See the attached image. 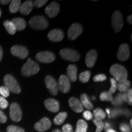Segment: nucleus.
Masks as SVG:
<instances>
[{
    "mask_svg": "<svg viewBox=\"0 0 132 132\" xmlns=\"http://www.w3.org/2000/svg\"><path fill=\"white\" fill-rule=\"evenodd\" d=\"M110 72L114 77V79L119 83L127 80V70L123 66L120 64H116L112 65L110 69Z\"/></svg>",
    "mask_w": 132,
    "mask_h": 132,
    "instance_id": "1",
    "label": "nucleus"
},
{
    "mask_svg": "<svg viewBox=\"0 0 132 132\" xmlns=\"http://www.w3.org/2000/svg\"><path fill=\"white\" fill-rule=\"evenodd\" d=\"M40 70L39 64L35 61L28 58V61L23 65L21 68V73L24 77H30L37 73Z\"/></svg>",
    "mask_w": 132,
    "mask_h": 132,
    "instance_id": "2",
    "label": "nucleus"
},
{
    "mask_svg": "<svg viewBox=\"0 0 132 132\" xmlns=\"http://www.w3.org/2000/svg\"><path fill=\"white\" fill-rule=\"evenodd\" d=\"M29 24L33 29L43 30L48 27V23L44 16L38 15L31 18L29 21Z\"/></svg>",
    "mask_w": 132,
    "mask_h": 132,
    "instance_id": "3",
    "label": "nucleus"
},
{
    "mask_svg": "<svg viewBox=\"0 0 132 132\" xmlns=\"http://www.w3.org/2000/svg\"><path fill=\"white\" fill-rule=\"evenodd\" d=\"M4 83L10 91L15 94H19L21 92V87L17 81L12 75L7 74L4 77Z\"/></svg>",
    "mask_w": 132,
    "mask_h": 132,
    "instance_id": "4",
    "label": "nucleus"
},
{
    "mask_svg": "<svg viewBox=\"0 0 132 132\" xmlns=\"http://www.w3.org/2000/svg\"><path fill=\"white\" fill-rule=\"evenodd\" d=\"M112 26H113L114 31L116 32H120L123 27V21L122 15L119 11H115L113 12L111 18Z\"/></svg>",
    "mask_w": 132,
    "mask_h": 132,
    "instance_id": "5",
    "label": "nucleus"
},
{
    "mask_svg": "<svg viewBox=\"0 0 132 132\" xmlns=\"http://www.w3.org/2000/svg\"><path fill=\"white\" fill-rule=\"evenodd\" d=\"M59 53L62 58L72 62L78 61L80 57V54L78 52L73 50L69 48L62 49L60 51Z\"/></svg>",
    "mask_w": 132,
    "mask_h": 132,
    "instance_id": "6",
    "label": "nucleus"
},
{
    "mask_svg": "<svg viewBox=\"0 0 132 132\" xmlns=\"http://www.w3.org/2000/svg\"><path fill=\"white\" fill-rule=\"evenodd\" d=\"M10 117L13 121H20L22 118V112L19 104L16 103H12L10 106Z\"/></svg>",
    "mask_w": 132,
    "mask_h": 132,
    "instance_id": "7",
    "label": "nucleus"
},
{
    "mask_svg": "<svg viewBox=\"0 0 132 132\" xmlns=\"http://www.w3.org/2000/svg\"><path fill=\"white\" fill-rule=\"evenodd\" d=\"M45 82L46 87L52 95H56L57 94L59 91L58 85L53 77L50 75L47 76L45 78Z\"/></svg>",
    "mask_w": 132,
    "mask_h": 132,
    "instance_id": "8",
    "label": "nucleus"
},
{
    "mask_svg": "<svg viewBox=\"0 0 132 132\" xmlns=\"http://www.w3.org/2000/svg\"><path fill=\"white\" fill-rule=\"evenodd\" d=\"M36 58L39 62L42 63H50L55 60V55L52 52H41L36 54Z\"/></svg>",
    "mask_w": 132,
    "mask_h": 132,
    "instance_id": "9",
    "label": "nucleus"
},
{
    "mask_svg": "<svg viewBox=\"0 0 132 132\" xmlns=\"http://www.w3.org/2000/svg\"><path fill=\"white\" fill-rule=\"evenodd\" d=\"M82 32V28L79 23H73L70 26L67 32L69 39L73 40L77 39Z\"/></svg>",
    "mask_w": 132,
    "mask_h": 132,
    "instance_id": "10",
    "label": "nucleus"
},
{
    "mask_svg": "<svg viewBox=\"0 0 132 132\" xmlns=\"http://www.w3.org/2000/svg\"><path fill=\"white\" fill-rule=\"evenodd\" d=\"M11 52L15 56L20 59H24L28 55V50L26 47L21 45H14L11 48Z\"/></svg>",
    "mask_w": 132,
    "mask_h": 132,
    "instance_id": "11",
    "label": "nucleus"
},
{
    "mask_svg": "<svg viewBox=\"0 0 132 132\" xmlns=\"http://www.w3.org/2000/svg\"><path fill=\"white\" fill-rule=\"evenodd\" d=\"M58 88L62 93H67L70 89V81L66 75H61L59 78Z\"/></svg>",
    "mask_w": 132,
    "mask_h": 132,
    "instance_id": "12",
    "label": "nucleus"
},
{
    "mask_svg": "<svg viewBox=\"0 0 132 132\" xmlns=\"http://www.w3.org/2000/svg\"><path fill=\"white\" fill-rule=\"evenodd\" d=\"M52 123L48 118H44L35 123L34 128L37 131L39 132H44L50 128Z\"/></svg>",
    "mask_w": 132,
    "mask_h": 132,
    "instance_id": "13",
    "label": "nucleus"
},
{
    "mask_svg": "<svg viewBox=\"0 0 132 132\" xmlns=\"http://www.w3.org/2000/svg\"><path fill=\"white\" fill-rule=\"evenodd\" d=\"M117 56L119 60L125 61L127 60L130 56V49L128 45L126 44H123L119 48Z\"/></svg>",
    "mask_w": 132,
    "mask_h": 132,
    "instance_id": "14",
    "label": "nucleus"
},
{
    "mask_svg": "<svg viewBox=\"0 0 132 132\" xmlns=\"http://www.w3.org/2000/svg\"><path fill=\"white\" fill-rule=\"evenodd\" d=\"M45 14L50 18H54L59 14V5L56 2H53L50 3L45 9Z\"/></svg>",
    "mask_w": 132,
    "mask_h": 132,
    "instance_id": "15",
    "label": "nucleus"
},
{
    "mask_svg": "<svg viewBox=\"0 0 132 132\" xmlns=\"http://www.w3.org/2000/svg\"><path fill=\"white\" fill-rule=\"evenodd\" d=\"M64 32L61 29H53L48 34V38L50 40L53 42H60L64 38Z\"/></svg>",
    "mask_w": 132,
    "mask_h": 132,
    "instance_id": "16",
    "label": "nucleus"
},
{
    "mask_svg": "<svg viewBox=\"0 0 132 132\" xmlns=\"http://www.w3.org/2000/svg\"><path fill=\"white\" fill-rule=\"evenodd\" d=\"M97 53L95 50H90L87 53L86 56L85 63L88 67H92L96 62Z\"/></svg>",
    "mask_w": 132,
    "mask_h": 132,
    "instance_id": "17",
    "label": "nucleus"
},
{
    "mask_svg": "<svg viewBox=\"0 0 132 132\" xmlns=\"http://www.w3.org/2000/svg\"><path fill=\"white\" fill-rule=\"evenodd\" d=\"M69 106L76 113H81L83 111V106L78 99L75 97H71L69 100Z\"/></svg>",
    "mask_w": 132,
    "mask_h": 132,
    "instance_id": "18",
    "label": "nucleus"
},
{
    "mask_svg": "<svg viewBox=\"0 0 132 132\" xmlns=\"http://www.w3.org/2000/svg\"><path fill=\"white\" fill-rule=\"evenodd\" d=\"M45 106L46 108L53 113H56L59 110V103L57 100L53 98H48L45 100Z\"/></svg>",
    "mask_w": 132,
    "mask_h": 132,
    "instance_id": "19",
    "label": "nucleus"
},
{
    "mask_svg": "<svg viewBox=\"0 0 132 132\" xmlns=\"http://www.w3.org/2000/svg\"><path fill=\"white\" fill-rule=\"evenodd\" d=\"M34 7L33 2L32 1H26L20 6V12L23 15H28L31 13Z\"/></svg>",
    "mask_w": 132,
    "mask_h": 132,
    "instance_id": "20",
    "label": "nucleus"
},
{
    "mask_svg": "<svg viewBox=\"0 0 132 132\" xmlns=\"http://www.w3.org/2000/svg\"><path fill=\"white\" fill-rule=\"evenodd\" d=\"M67 73L69 80L75 82L77 79V68L75 65H69L67 69Z\"/></svg>",
    "mask_w": 132,
    "mask_h": 132,
    "instance_id": "21",
    "label": "nucleus"
},
{
    "mask_svg": "<svg viewBox=\"0 0 132 132\" xmlns=\"http://www.w3.org/2000/svg\"><path fill=\"white\" fill-rule=\"evenodd\" d=\"M12 22L15 26L16 31H22L26 26V21L22 18H15L12 20Z\"/></svg>",
    "mask_w": 132,
    "mask_h": 132,
    "instance_id": "22",
    "label": "nucleus"
},
{
    "mask_svg": "<svg viewBox=\"0 0 132 132\" xmlns=\"http://www.w3.org/2000/svg\"><path fill=\"white\" fill-rule=\"evenodd\" d=\"M81 103L82 106L85 107L87 110H91L93 108V105L90 101V99L86 94H82L80 96Z\"/></svg>",
    "mask_w": 132,
    "mask_h": 132,
    "instance_id": "23",
    "label": "nucleus"
},
{
    "mask_svg": "<svg viewBox=\"0 0 132 132\" xmlns=\"http://www.w3.org/2000/svg\"><path fill=\"white\" fill-rule=\"evenodd\" d=\"M3 24H4L5 29H6V31H7L9 34H11V35H14V34H15V32H16V29L12 21L6 20Z\"/></svg>",
    "mask_w": 132,
    "mask_h": 132,
    "instance_id": "24",
    "label": "nucleus"
},
{
    "mask_svg": "<svg viewBox=\"0 0 132 132\" xmlns=\"http://www.w3.org/2000/svg\"><path fill=\"white\" fill-rule=\"evenodd\" d=\"M21 6L20 0H13L10 3L9 11L11 13H16L20 10Z\"/></svg>",
    "mask_w": 132,
    "mask_h": 132,
    "instance_id": "25",
    "label": "nucleus"
},
{
    "mask_svg": "<svg viewBox=\"0 0 132 132\" xmlns=\"http://www.w3.org/2000/svg\"><path fill=\"white\" fill-rule=\"evenodd\" d=\"M130 85L131 83H130V81L127 80L122 82L118 83L117 85V89L121 92H126L129 89Z\"/></svg>",
    "mask_w": 132,
    "mask_h": 132,
    "instance_id": "26",
    "label": "nucleus"
},
{
    "mask_svg": "<svg viewBox=\"0 0 132 132\" xmlns=\"http://www.w3.org/2000/svg\"><path fill=\"white\" fill-rule=\"evenodd\" d=\"M87 124L85 120L80 119L77 123V128L75 132H87Z\"/></svg>",
    "mask_w": 132,
    "mask_h": 132,
    "instance_id": "27",
    "label": "nucleus"
},
{
    "mask_svg": "<svg viewBox=\"0 0 132 132\" xmlns=\"http://www.w3.org/2000/svg\"><path fill=\"white\" fill-rule=\"evenodd\" d=\"M67 117V113L66 112H61L54 119V123L56 125H61L64 122Z\"/></svg>",
    "mask_w": 132,
    "mask_h": 132,
    "instance_id": "28",
    "label": "nucleus"
},
{
    "mask_svg": "<svg viewBox=\"0 0 132 132\" xmlns=\"http://www.w3.org/2000/svg\"><path fill=\"white\" fill-rule=\"evenodd\" d=\"M94 116L95 119L102 120L106 117V114L102 109L96 108L94 111Z\"/></svg>",
    "mask_w": 132,
    "mask_h": 132,
    "instance_id": "29",
    "label": "nucleus"
},
{
    "mask_svg": "<svg viewBox=\"0 0 132 132\" xmlns=\"http://www.w3.org/2000/svg\"><path fill=\"white\" fill-rule=\"evenodd\" d=\"M90 77V71L86 70L85 72H82L79 75V80L81 82L83 83H86V82H88V81L89 80Z\"/></svg>",
    "mask_w": 132,
    "mask_h": 132,
    "instance_id": "30",
    "label": "nucleus"
},
{
    "mask_svg": "<svg viewBox=\"0 0 132 132\" xmlns=\"http://www.w3.org/2000/svg\"><path fill=\"white\" fill-rule=\"evenodd\" d=\"M100 99L101 101L111 102L113 99V95L110 93L109 91H104L100 94Z\"/></svg>",
    "mask_w": 132,
    "mask_h": 132,
    "instance_id": "31",
    "label": "nucleus"
},
{
    "mask_svg": "<svg viewBox=\"0 0 132 132\" xmlns=\"http://www.w3.org/2000/svg\"><path fill=\"white\" fill-rule=\"evenodd\" d=\"M123 102L122 97V94H119L116 95V97L114 98H113L112 100L111 103L114 106H119L121 105Z\"/></svg>",
    "mask_w": 132,
    "mask_h": 132,
    "instance_id": "32",
    "label": "nucleus"
},
{
    "mask_svg": "<svg viewBox=\"0 0 132 132\" xmlns=\"http://www.w3.org/2000/svg\"><path fill=\"white\" fill-rule=\"evenodd\" d=\"M93 123L97 126V129L95 132H101L102 130L104 128V123L102 122V120L98 119H93Z\"/></svg>",
    "mask_w": 132,
    "mask_h": 132,
    "instance_id": "33",
    "label": "nucleus"
},
{
    "mask_svg": "<svg viewBox=\"0 0 132 132\" xmlns=\"http://www.w3.org/2000/svg\"><path fill=\"white\" fill-rule=\"evenodd\" d=\"M7 132H24L23 128L15 126V125H9L7 128Z\"/></svg>",
    "mask_w": 132,
    "mask_h": 132,
    "instance_id": "34",
    "label": "nucleus"
},
{
    "mask_svg": "<svg viewBox=\"0 0 132 132\" xmlns=\"http://www.w3.org/2000/svg\"><path fill=\"white\" fill-rule=\"evenodd\" d=\"M10 94V90L7 87L4 86H1L0 87V95L1 97H4V98H6L9 96Z\"/></svg>",
    "mask_w": 132,
    "mask_h": 132,
    "instance_id": "35",
    "label": "nucleus"
},
{
    "mask_svg": "<svg viewBox=\"0 0 132 132\" xmlns=\"http://www.w3.org/2000/svg\"><path fill=\"white\" fill-rule=\"evenodd\" d=\"M110 81H111V86L110 87V90H109V92L111 93V94H113L115 93V92L116 91L117 89H117V85H118V84H117L116 81L113 78H111L110 79Z\"/></svg>",
    "mask_w": 132,
    "mask_h": 132,
    "instance_id": "36",
    "label": "nucleus"
},
{
    "mask_svg": "<svg viewBox=\"0 0 132 132\" xmlns=\"http://www.w3.org/2000/svg\"><path fill=\"white\" fill-rule=\"evenodd\" d=\"M9 106V103L4 97L0 96V109L5 110Z\"/></svg>",
    "mask_w": 132,
    "mask_h": 132,
    "instance_id": "37",
    "label": "nucleus"
},
{
    "mask_svg": "<svg viewBox=\"0 0 132 132\" xmlns=\"http://www.w3.org/2000/svg\"><path fill=\"white\" fill-rule=\"evenodd\" d=\"M106 80V75L104 74H98L94 77L93 80L94 82H102Z\"/></svg>",
    "mask_w": 132,
    "mask_h": 132,
    "instance_id": "38",
    "label": "nucleus"
},
{
    "mask_svg": "<svg viewBox=\"0 0 132 132\" xmlns=\"http://www.w3.org/2000/svg\"><path fill=\"white\" fill-rule=\"evenodd\" d=\"M47 3V0H36L33 3V5L36 7L40 8Z\"/></svg>",
    "mask_w": 132,
    "mask_h": 132,
    "instance_id": "39",
    "label": "nucleus"
},
{
    "mask_svg": "<svg viewBox=\"0 0 132 132\" xmlns=\"http://www.w3.org/2000/svg\"><path fill=\"white\" fill-rule=\"evenodd\" d=\"M120 130L122 132H131V127L126 123H122L120 125Z\"/></svg>",
    "mask_w": 132,
    "mask_h": 132,
    "instance_id": "40",
    "label": "nucleus"
},
{
    "mask_svg": "<svg viewBox=\"0 0 132 132\" xmlns=\"http://www.w3.org/2000/svg\"><path fill=\"white\" fill-rule=\"evenodd\" d=\"M62 132H73V128L70 124H65L62 128Z\"/></svg>",
    "mask_w": 132,
    "mask_h": 132,
    "instance_id": "41",
    "label": "nucleus"
},
{
    "mask_svg": "<svg viewBox=\"0 0 132 132\" xmlns=\"http://www.w3.org/2000/svg\"><path fill=\"white\" fill-rule=\"evenodd\" d=\"M82 116H83V118L87 120H89L90 119H92V116H93V115H92L91 112L88 111V110L84 111Z\"/></svg>",
    "mask_w": 132,
    "mask_h": 132,
    "instance_id": "42",
    "label": "nucleus"
},
{
    "mask_svg": "<svg viewBox=\"0 0 132 132\" xmlns=\"http://www.w3.org/2000/svg\"><path fill=\"white\" fill-rule=\"evenodd\" d=\"M7 121V117L5 114L0 110V123H4Z\"/></svg>",
    "mask_w": 132,
    "mask_h": 132,
    "instance_id": "43",
    "label": "nucleus"
},
{
    "mask_svg": "<svg viewBox=\"0 0 132 132\" xmlns=\"http://www.w3.org/2000/svg\"><path fill=\"white\" fill-rule=\"evenodd\" d=\"M132 89L131 88H130L128 89V90L127 92V99H128V103H129L130 105H131L132 103Z\"/></svg>",
    "mask_w": 132,
    "mask_h": 132,
    "instance_id": "44",
    "label": "nucleus"
},
{
    "mask_svg": "<svg viewBox=\"0 0 132 132\" xmlns=\"http://www.w3.org/2000/svg\"><path fill=\"white\" fill-rule=\"evenodd\" d=\"M11 1H9V0H1L0 1V3H1V4H3V5H6L8 3H11Z\"/></svg>",
    "mask_w": 132,
    "mask_h": 132,
    "instance_id": "45",
    "label": "nucleus"
},
{
    "mask_svg": "<svg viewBox=\"0 0 132 132\" xmlns=\"http://www.w3.org/2000/svg\"><path fill=\"white\" fill-rule=\"evenodd\" d=\"M3 48L2 47L0 46V62L3 59Z\"/></svg>",
    "mask_w": 132,
    "mask_h": 132,
    "instance_id": "46",
    "label": "nucleus"
},
{
    "mask_svg": "<svg viewBox=\"0 0 132 132\" xmlns=\"http://www.w3.org/2000/svg\"><path fill=\"white\" fill-rule=\"evenodd\" d=\"M131 19H132V15H130L127 17V20L128 23H130V24H132V21H131Z\"/></svg>",
    "mask_w": 132,
    "mask_h": 132,
    "instance_id": "47",
    "label": "nucleus"
},
{
    "mask_svg": "<svg viewBox=\"0 0 132 132\" xmlns=\"http://www.w3.org/2000/svg\"><path fill=\"white\" fill-rule=\"evenodd\" d=\"M110 125L108 123H104V128H105L106 130L108 129V128H109V127H110Z\"/></svg>",
    "mask_w": 132,
    "mask_h": 132,
    "instance_id": "48",
    "label": "nucleus"
},
{
    "mask_svg": "<svg viewBox=\"0 0 132 132\" xmlns=\"http://www.w3.org/2000/svg\"><path fill=\"white\" fill-rule=\"evenodd\" d=\"M106 132H116L115 130L113 129H111V128H108V129L106 130Z\"/></svg>",
    "mask_w": 132,
    "mask_h": 132,
    "instance_id": "49",
    "label": "nucleus"
},
{
    "mask_svg": "<svg viewBox=\"0 0 132 132\" xmlns=\"http://www.w3.org/2000/svg\"><path fill=\"white\" fill-rule=\"evenodd\" d=\"M106 112L108 113V115H109V117L110 118V109H106Z\"/></svg>",
    "mask_w": 132,
    "mask_h": 132,
    "instance_id": "50",
    "label": "nucleus"
},
{
    "mask_svg": "<svg viewBox=\"0 0 132 132\" xmlns=\"http://www.w3.org/2000/svg\"><path fill=\"white\" fill-rule=\"evenodd\" d=\"M52 132H61V131L59 129H56V130H54Z\"/></svg>",
    "mask_w": 132,
    "mask_h": 132,
    "instance_id": "51",
    "label": "nucleus"
},
{
    "mask_svg": "<svg viewBox=\"0 0 132 132\" xmlns=\"http://www.w3.org/2000/svg\"><path fill=\"white\" fill-rule=\"evenodd\" d=\"M130 127L131 128V127H132V119L130 120Z\"/></svg>",
    "mask_w": 132,
    "mask_h": 132,
    "instance_id": "52",
    "label": "nucleus"
},
{
    "mask_svg": "<svg viewBox=\"0 0 132 132\" xmlns=\"http://www.w3.org/2000/svg\"><path fill=\"white\" fill-rule=\"evenodd\" d=\"M1 14H2V11H1V9H0V17H1Z\"/></svg>",
    "mask_w": 132,
    "mask_h": 132,
    "instance_id": "53",
    "label": "nucleus"
}]
</instances>
